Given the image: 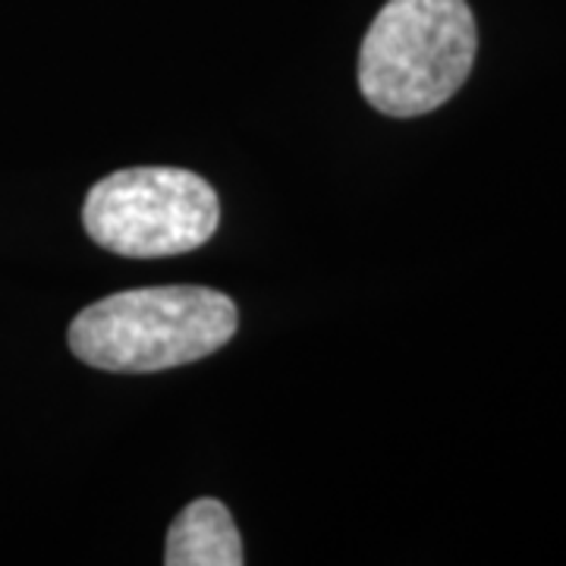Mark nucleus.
Masks as SVG:
<instances>
[{
  "instance_id": "nucleus-1",
  "label": "nucleus",
  "mask_w": 566,
  "mask_h": 566,
  "mask_svg": "<svg viewBox=\"0 0 566 566\" xmlns=\"http://www.w3.org/2000/svg\"><path fill=\"white\" fill-rule=\"evenodd\" d=\"M237 305L211 286H142L104 296L70 324V349L80 363L145 375L199 363L237 334Z\"/></svg>"
},
{
  "instance_id": "nucleus-2",
  "label": "nucleus",
  "mask_w": 566,
  "mask_h": 566,
  "mask_svg": "<svg viewBox=\"0 0 566 566\" xmlns=\"http://www.w3.org/2000/svg\"><path fill=\"white\" fill-rule=\"evenodd\" d=\"M475 51L465 0H387L359 48V88L387 117H422L463 88Z\"/></svg>"
},
{
  "instance_id": "nucleus-3",
  "label": "nucleus",
  "mask_w": 566,
  "mask_h": 566,
  "mask_svg": "<svg viewBox=\"0 0 566 566\" xmlns=\"http://www.w3.org/2000/svg\"><path fill=\"white\" fill-rule=\"evenodd\" d=\"M221 223L208 180L180 167H129L98 180L82 205L95 243L126 259H167L202 249Z\"/></svg>"
},
{
  "instance_id": "nucleus-4",
  "label": "nucleus",
  "mask_w": 566,
  "mask_h": 566,
  "mask_svg": "<svg viewBox=\"0 0 566 566\" xmlns=\"http://www.w3.org/2000/svg\"><path fill=\"white\" fill-rule=\"evenodd\" d=\"M243 560L240 528L230 510L214 497L192 501L167 532V566H243Z\"/></svg>"
}]
</instances>
